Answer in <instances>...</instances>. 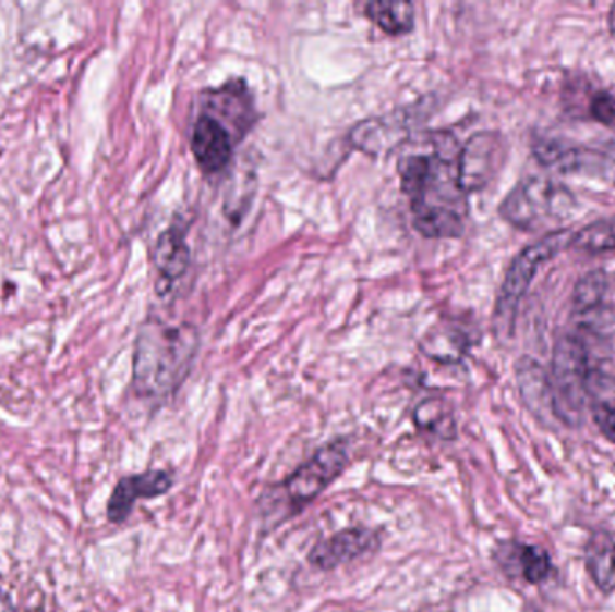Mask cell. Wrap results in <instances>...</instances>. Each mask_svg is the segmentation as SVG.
Returning <instances> with one entry per match:
<instances>
[{"instance_id":"1","label":"cell","mask_w":615,"mask_h":612,"mask_svg":"<svg viewBox=\"0 0 615 612\" xmlns=\"http://www.w3.org/2000/svg\"><path fill=\"white\" fill-rule=\"evenodd\" d=\"M456 144L450 133H437L431 154L406 155L398 162L412 223L429 240H451L465 230L467 193L459 184L457 160L461 148Z\"/></svg>"},{"instance_id":"2","label":"cell","mask_w":615,"mask_h":612,"mask_svg":"<svg viewBox=\"0 0 615 612\" xmlns=\"http://www.w3.org/2000/svg\"><path fill=\"white\" fill-rule=\"evenodd\" d=\"M201 338L190 323L148 320L138 331L134 354V388L144 399L173 395L190 376Z\"/></svg>"},{"instance_id":"3","label":"cell","mask_w":615,"mask_h":612,"mask_svg":"<svg viewBox=\"0 0 615 612\" xmlns=\"http://www.w3.org/2000/svg\"><path fill=\"white\" fill-rule=\"evenodd\" d=\"M575 205V198L562 185L551 180L529 179L506 196L501 216L509 225L520 230L542 229L565 220Z\"/></svg>"},{"instance_id":"4","label":"cell","mask_w":615,"mask_h":612,"mask_svg":"<svg viewBox=\"0 0 615 612\" xmlns=\"http://www.w3.org/2000/svg\"><path fill=\"white\" fill-rule=\"evenodd\" d=\"M570 237H572L570 232L556 230L539 243L523 248L515 257L511 266H509L508 273H506V279H504L503 287L498 293L497 307H495V323H497L498 332L511 331L518 304L526 295V291L536 276V271L540 270V266L545 265L548 259H553L556 254L570 246Z\"/></svg>"},{"instance_id":"5","label":"cell","mask_w":615,"mask_h":612,"mask_svg":"<svg viewBox=\"0 0 615 612\" xmlns=\"http://www.w3.org/2000/svg\"><path fill=\"white\" fill-rule=\"evenodd\" d=\"M349 453L346 440H334L324 445L306 464L301 465L285 484L282 492L290 506V514H298L304 506L317 500L348 467Z\"/></svg>"},{"instance_id":"6","label":"cell","mask_w":615,"mask_h":612,"mask_svg":"<svg viewBox=\"0 0 615 612\" xmlns=\"http://www.w3.org/2000/svg\"><path fill=\"white\" fill-rule=\"evenodd\" d=\"M587 379H589V356L583 343L575 336L562 338L554 348L551 387H553L556 415L567 423H572L575 414L580 412Z\"/></svg>"},{"instance_id":"7","label":"cell","mask_w":615,"mask_h":612,"mask_svg":"<svg viewBox=\"0 0 615 612\" xmlns=\"http://www.w3.org/2000/svg\"><path fill=\"white\" fill-rule=\"evenodd\" d=\"M506 144L498 133H475L459 151L457 171L459 184L465 193L484 189L503 168Z\"/></svg>"},{"instance_id":"8","label":"cell","mask_w":615,"mask_h":612,"mask_svg":"<svg viewBox=\"0 0 615 612\" xmlns=\"http://www.w3.org/2000/svg\"><path fill=\"white\" fill-rule=\"evenodd\" d=\"M378 548V534L370 528L357 526V528H346L328 539L318 541L310 551L308 561L318 570L331 572L335 567L375 553Z\"/></svg>"},{"instance_id":"9","label":"cell","mask_w":615,"mask_h":612,"mask_svg":"<svg viewBox=\"0 0 615 612\" xmlns=\"http://www.w3.org/2000/svg\"><path fill=\"white\" fill-rule=\"evenodd\" d=\"M173 478L170 473L160 469L146 470L138 475L124 476L113 487L108 498L107 517L113 525H121L129 519L138 500H154L170 492Z\"/></svg>"},{"instance_id":"10","label":"cell","mask_w":615,"mask_h":612,"mask_svg":"<svg viewBox=\"0 0 615 612\" xmlns=\"http://www.w3.org/2000/svg\"><path fill=\"white\" fill-rule=\"evenodd\" d=\"M191 149L204 173H220L231 163L234 138L218 119L202 113L193 128Z\"/></svg>"},{"instance_id":"11","label":"cell","mask_w":615,"mask_h":612,"mask_svg":"<svg viewBox=\"0 0 615 612\" xmlns=\"http://www.w3.org/2000/svg\"><path fill=\"white\" fill-rule=\"evenodd\" d=\"M205 96H207L209 115L216 119L221 118L234 126L238 137L249 132L254 121V105H252L251 93L243 79H232L216 90H209ZM224 121L220 123L224 124Z\"/></svg>"},{"instance_id":"12","label":"cell","mask_w":615,"mask_h":612,"mask_svg":"<svg viewBox=\"0 0 615 612\" xmlns=\"http://www.w3.org/2000/svg\"><path fill=\"white\" fill-rule=\"evenodd\" d=\"M191 262V250L184 230L170 227L159 235L154 250V265L159 271L160 282L171 284L184 276ZM159 282V284H160Z\"/></svg>"},{"instance_id":"13","label":"cell","mask_w":615,"mask_h":612,"mask_svg":"<svg viewBox=\"0 0 615 612\" xmlns=\"http://www.w3.org/2000/svg\"><path fill=\"white\" fill-rule=\"evenodd\" d=\"M517 381L522 399L533 414L556 415L553 387L539 363L522 357L517 365Z\"/></svg>"},{"instance_id":"14","label":"cell","mask_w":615,"mask_h":612,"mask_svg":"<svg viewBox=\"0 0 615 612\" xmlns=\"http://www.w3.org/2000/svg\"><path fill=\"white\" fill-rule=\"evenodd\" d=\"M407 126L401 124L398 115L390 118L370 119L351 130V143L365 154L379 155L400 143L406 135Z\"/></svg>"},{"instance_id":"15","label":"cell","mask_w":615,"mask_h":612,"mask_svg":"<svg viewBox=\"0 0 615 612\" xmlns=\"http://www.w3.org/2000/svg\"><path fill=\"white\" fill-rule=\"evenodd\" d=\"M501 555L509 559L503 562L504 566H515L518 577L529 584H542L547 580L548 575L553 572V562L547 551L542 548L528 547V544H508L501 551Z\"/></svg>"},{"instance_id":"16","label":"cell","mask_w":615,"mask_h":612,"mask_svg":"<svg viewBox=\"0 0 615 612\" xmlns=\"http://www.w3.org/2000/svg\"><path fill=\"white\" fill-rule=\"evenodd\" d=\"M365 16L390 36L406 35L414 27V5L410 2L378 0L365 5Z\"/></svg>"},{"instance_id":"17","label":"cell","mask_w":615,"mask_h":612,"mask_svg":"<svg viewBox=\"0 0 615 612\" xmlns=\"http://www.w3.org/2000/svg\"><path fill=\"white\" fill-rule=\"evenodd\" d=\"M414 420L421 431L436 434L443 440L456 439V420L445 404L437 399H429L425 403H421L415 408Z\"/></svg>"},{"instance_id":"18","label":"cell","mask_w":615,"mask_h":612,"mask_svg":"<svg viewBox=\"0 0 615 612\" xmlns=\"http://www.w3.org/2000/svg\"><path fill=\"white\" fill-rule=\"evenodd\" d=\"M570 246L587 254L615 250V220L594 221L583 227L572 234Z\"/></svg>"},{"instance_id":"19","label":"cell","mask_w":615,"mask_h":612,"mask_svg":"<svg viewBox=\"0 0 615 612\" xmlns=\"http://www.w3.org/2000/svg\"><path fill=\"white\" fill-rule=\"evenodd\" d=\"M587 566L601 591H615V539H603L592 547Z\"/></svg>"},{"instance_id":"20","label":"cell","mask_w":615,"mask_h":612,"mask_svg":"<svg viewBox=\"0 0 615 612\" xmlns=\"http://www.w3.org/2000/svg\"><path fill=\"white\" fill-rule=\"evenodd\" d=\"M605 291L606 277L603 271H592L589 276L583 277L575 291L576 309L583 313V315L594 311L603 302Z\"/></svg>"},{"instance_id":"21","label":"cell","mask_w":615,"mask_h":612,"mask_svg":"<svg viewBox=\"0 0 615 612\" xmlns=\"http://www.w3.org/2000/svg\"><path fill=\"white\" fill-rule=\"evenodd\" d=\"M592 118L600 123L615 128V97L611 94H598L590 105Z\"/></svg>"},{"instance_id":"22","label":"cell","mask_w":615,"mask_h":612,"mask_svg":"<svg viewBox=\"0 0 615 612\" xmlns=\"http://www.w3.org/2000/svg\"><path fill=\"white\" fill-rule=\"evenodd\" d=\"M600 428L606 439L615 442V408L603 412L600 417Z\"/></svg>"}]
</instances>
